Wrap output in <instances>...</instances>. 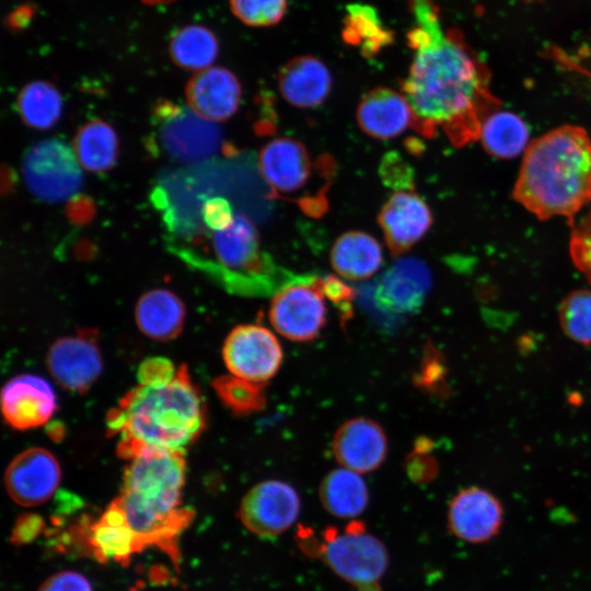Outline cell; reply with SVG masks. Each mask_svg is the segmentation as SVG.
I'll return each mask as SVG.
<instances>
[{
  "label": "cell",
  "mask_w": 591,
  "mask_h": 591,
  "mask_svg": "<svg viewBox=\"0 0 591 591\" xmlns=\"http://www.w3.org/2000/svg\"><path fill=\"white\" fill-rule=\"evenodd\" d=\"M517 1L524 2V3H542L548 0H517Z\"/></svg>",
  "instance_id": "obj_44"
},
{
  "label": "cell",
  "mask_w": 591,
  "mask_h": 591,
  "mask_svg": "<svg viewBox=\"0 0 591 591\" xmlns=\"http://www.w3.org/2000/svg\"><path fill=\"white\" fill-rule=\"evenodd\" d=\"M37 591H93L89 579L78 571L66 570L48 577Z\"/></svg>",
  "instance_id": "obj_39"
},
{
  "label": "cell",
  "mask_w": 591,
  "mask_h": 591,
  "mask_svg": "<svg viewBox=\"0 0 591 591\" xmlns=\"http://www.w3.org/2000/svg\"><path fill=\"white\" fill-rule=\"evenodd\" d=\"M211 385L223 405L237 416L258 413L266 406L263 383H255L231 374L215 379Z\"/></svg>",
  "instance_id": "obj_32"
},
{
  "label": "cell",
  "mask_w": 591,
  "mask_h": 591,
  "mask_svg": "<svg viewBox=\"0 0 591 591\" xmlns=\"http://www.w3.org/2000/svg\"><path fill=\"white\" fill-rule=\"evenodd\" d=\"M324 538V544L312 548L335 573L360 591H379L378 582L386 570L389 555L378 538L359 530L341 535L329 530Z\"/></svg>",
  "instance_id": "obj_6"
},
{
  "label": "cell",
  "mask_w": 591,
  "mask_h": 591,
  "mask_svg": "<svg viewBox=\"0 0 591 591\" xmlns=\"http://www.w3.org/2000/svg\"><path fill=\"white\" fill-rule=\"evenodd\" d=\"M569 253L575 266L591 283V210L572 227Z\"/></svg>",
  "instance_id": "obj_36"
},
{
  "label": "cell",
  "mask_w": 591,
  "mask_h": 591,
  "mask_svg": "<svg viewBox=\"0 0 591 591\" xmlns=\"http://www.w3.org/2000/svg\"><path fill=\"white\" fill-rule=\"evenodd\" d=\"M88 543L100 561L113 559L125 564L134 553L141 551L136 533L115 499L100 519L90 525Z\"/></svg>",
  "instance_id": "obj_23"
},
{
  "label": "cell",
  "mask_w": 591,
  "mask_h": 591,
  "mask_svg": "<svg viewBox=\"0 0 591 591\" xmlns=\"http://www.w3.org/2000/svg\"><path fill=\"white\" fill-rule=\"evenodd\" d=\"M222 357L231 374L265 383L278 372L283 352L277 337L268 328L244 324L230 332L222 347Z\"/></svg>",
  "instance_id": "obj_10"
},
{
  "label": "cell",
  "mask_w": 591,
  "mask_h": 591,
  "mask_svg": "<svg viewBox=\"0 0 591 591\" xmlns=\"http://www.w3.org/2000/svg\"><path fill=\"white\" fill-rule=\"evenodd\" d=\"M234 217L230 202L223 197L209 198L201 206V220L212 232L229 228Z\"/></svg>",
  "instance_id": "obj_37"
},
{
  "label": "cell",
  "mask_w": 591,
  "mask_h": 591,
  "mask_svg": "<svg viewBox=\"0 0 591 591\" xmlns=\"http://www.w3.org/2000/svg\"><path fill=\"white\" fill-rule=\"evenodd\" d=\"M379 175L383 184L398 192L414 189V170L397 151L386 152L379 165Z\"/></svg>",
  "instance_id": "obj_35"
},
{
  "label": "cell",
  "mask_w": 591,
  "mask_h": 591,
  "mask_svg": "<svg viewBox=\"0 0 591 591\" xmlns=\"http://www.w3.org/2000/svg\"><path fill=\"white\" fill-rule=\"evenodd\" d=\"M378 222L393 256L412 248L428 232L432 215L426 201L413 192H396L385 201Z\"/></svg>",
  "instance_id": "obj_14"
},
{
  "label": "cell",
  "mask_w": 591,
  "mask_h": 591,
  "mask_svg": "<svg viewBox=\"0 0 591 591\" xmlns=\"http://www.w3.org/2000/svg\"><path fill=\"white\" fill-rule=\"evenodd\" d=\"M559 322L565 334L581 345L591 344V290L570 292L560 303Z\"/></svg>",
  "instance_id": "obj_33"
},
{
  "label": "cell",
  "mask_w": 591,
  "mask_h": 591,
  "mask_svg": "<svg viewBox=\"0 0 591 591\" xmlns=\"http://www.w3.org/2000/svg\"><path fill=\"white\" fill-rule=\"evenodd\" d=\"M241 94L237 78L223 67L198 71L185 89L190 109L211 121L230 118L239 108Z\"/></svg>",
  "instance_id": "obj_19"
},
{
  "label": "cell",
  "mask_w": 591,
  "mask_h": 591,
  "mask_svg": "<svg viewBox=\"0 0 591 591\" xmlns=\"http://www.w3.org/2000/svg\"><path fill=\"white\" fill-rule=\"evenodd\" d=\"M107 431L119 438L117 454L131 460L147 449L182 451L206 426L204 398L187 367L161 384H139L106 417Z\"/></svg>",
  "instance_id": "obj_2"
},
{
  "label": "cell",
  "mask_w": 591,
  "mask_h": 591,
  "mask_svg": "<svg viewBox=\"0 0 591 591\" xmlns=\"http://www.w3.org/2000/svg\"><path fill=\"white\" fill-rule=\"evenodd\" d=\"M287 0H230L232 13L253 27L273 26L286 14Z\"/></svg>",
  "instance_id": "obj_34"
},
{
  "label": "cell",
  "mask_w": 591,
  "mask_h": 591,
  "mask_svg": "<svg viewBox=\"0 0 591 591\" xmlns=\"http://www.w3.org/2000/svg\"><path fill=\"white\" fill-rule=\"evenodd\" d=\"M409 4L414 58L402 90L416 116L414 129L428 138L441 130L455 147L476 141L501 104L490 89V71L457 31L443 26L433 0Z\"/></svg>",
  "instance_id": "obj_1"
},
{
  "label": "cell",
  "mask_w": 591,
  "mask_h": 591,
  "mask_svg": "<svg viewBox=\"0 0 591 591\" xmlns=\"http://www.w3.org/2000/svg\"><path fill=\"white\" fill-rule=\"evenodd\" d=\"M341 37L348 45L360 48L364 57L370 58L389 46L394 35L384 26L373 7L351 3L346 7Z\"/></svg>",
  "instance_id": "obj_27"
},
{
  "label": "cell",
  "mask_w": 591,
  "mask_h": 591,
  "mask_svg": "<svg viewBox=\"0 0 591 591\" xmlns=\"http://www.w3.org/2000/svg\"><path fill=\"white\" fill-rule=\"evenodd\" d=\"M159 124V140L169 157L177 162L195 163L212 157L221 142V131L215 121L169 101L154 108Z\"/></svg>",
  "instance_id": "obj_8"
},
{
  "label": "cell",
  "mask_w": 591,
  "mask_h": 591,
  "mask_svg": "<svg viewBox=\"0 0 591 591\" xmlns=\"http://www.w3.org/2000/svg\"><path fill=\"white\" fill-rule=\"evenodd\" d=\"M135 315L144 335L165 341L175 338L183 329L185 309L173 292L154 289L139 299Z\"/></svg>",
  "instance_id": "obj_25"
},
{
  "label": "cell",
  "mask_w": 591,
  "mask_h": 591,
  "mask_svg": "<svg viewBox=\"0 0 591 591\" xmlns=\"http://www.w3.org/2000/svg\"><path fill=\"white\" fill-rule=\"evenodd\" d=\"M258 165L271 197L297 193L312 174V160L304 144L286 137L275 138L262 148Z\"/></svg>",
  "instance_id": "obj_15"
},
{
  "label": "cell",
  "mask_w": 591,
  "mask_h": 591,
  "mask_svg": "<svg viewBox=\"0 0 591 591\" xmlns=\"http://www.w3.org/2000/svg\"><path fill=\"white\" fill-rule=\"evenodd\" d=\"M332 84V76L325 63L309 55L288 60L278 73L281 96L299 108L322 104L329 95Z\"/></svg>",
  "instance_id": "obj_22"
},
{
  "label": "cell",
  "mask_w": 591,
  "mask_h": 591,
  "mask_svg": "<svg viewBox=\"0 0 591 591\" xmlns=\"http://www.w3.org/2000/svg\"><path fill=\"white\" fill-rule=\"evenodd\" d=\"M177 372L174 364L160 357L147 359L138 371L139 384H161L171 381Z\"/></svg>",
  "instance_id": "obj_38"
},
{
  "label": "cell",
  "mask_w": 591,
  "mask_h": 591,
  "mask_svg": "<svg viewBox=\"0 0 591 591\" xmlns=\"http://www.w3.org/2000/svg\"><path fill=\"white\" fill-rule=\"evenodd\" d=\"M299 512L300 498L296 489L285 482L270 479L246 493L240 505L239 517L252 533L271 537L289 529Z\"/></svg>",
  "instance_id": "obj_11"
},
{
  "label": "cell",
  "mask_w": 591,
  "mask_h": 591,
  "mask_svg": "<svg viewBox=\"0 0 591 591\" xmlns=\"http://www.w3.org/2000/svg\"><path fill=\"white\" fill-rule=\"evenodd\" d=\"M320 285L325 298L334 302L341 311L350 310L354 291L349 286L335 276L320 278Z\"/></svg>",
  "instance_id": "obj_41"
},
{
  "label": "cell",
  "mask_w": 591,
  "mask_h": 591,
  "mask_svg": "<svg viewBox=\"0 0 591 591\" xmlns=\"http://www.w3.org/2000/svg\"><path fill=\"white\" fill-rule=\"evenodd\" d=\"M97 331L82 328L57 339L48 350L46 361L54 379L66 390L84 393L102 371Z\"/></svg>",
  "instance_id": "obj_12"
},
{
  "label": "cell",
  "mask_w": 591,
  "mask_h": 591,
  "mask_svg": "<svg viewBox=\"0 0 591 591\" xmlns=\"http://www.w3.org/2000/svg\"><path fill=\"white\" fill-rule=\"evenodd\" d=\"M357 121L364 134L375 139H391L408 127L415 128L416 116L403 94L389 88L367 92L357 108Z\"/></svg>",
  "instance_id": "obj_21"
},
{
  "label": "cell",
  "mask_w": 591,
  "mask_h": 591,
  "mask_svg": "<svg viewBox=\"0 0 591 591\" xmlns=\"http://www.w3.org/2000/svg\"><path fill=\"white\" fill-rule=\"evenodd\" d=\"M216 263L211 273L232 288H250L268 282L275 268L270 257L260 250L259 234L245 216L236 215L232 224L211 235Z\"/></svg>",
  "instance_id": "obj_5"
},
{
  "label": "cell",
  "mask_w": 591,
  "mask_h": 591,
  "mask_svg": "<svg viewBox=\"0 0 591 591\" xmlns=\"http://www.w3.org/2000/svg\"><path fill=\"white\" fill-rule=\"evenodd\" d=\"M518 204L540 220L575 216L591 202V137L565 125L542 135L524 151L512 190Z\"/></svg>",
  "instance_id": "obj_3"
},
{
  "label": "cell",
  "mask_w": 591,
  "mask_h": 591,
  "mask_svg": "<svg viewBox=\"0 0 591 591\" xmlns=\"http://www.w3.org/2000/svg\"><path fill=\"white\" fill-rule=\"evenodd\" d=\"M60 478V465L55 455L43 448H31L9 464L4 487L16 505L36 507L53 496Z\"/></svg>",
  "instance_id": "obj_13"
},
{
  "label": "cell",
  "mask_w": 591,
  "mask_h": 591,
  "mask_svg": "<svg viewBox=\"0 0 591 591\" xmlns=\"http://www.w3.org/2000/svg\"><path fill=\"white\" fill-rule=\"evenodd\" d=\"M332 449L343 467L357 473H369L384 462L387 439L378 422L357 417L339 426L334 434Z\"/></svg>",
  "instance_id": "obj_17"
},
{
  "label": "cell",
  "mask_w": 591,
  "mask_h": 591,
  "mask_svg": "<svg viewBox=\"0 0 591 591\" xmlns=\"http://www.w3.org/2000/svg\"><path fill=\"white\" fill-rule=\"evenodd\" d=\"M45 523L40 515L24 513L20 515L12 529L10 541L14 545H24L34 541L44 530Z\"/></svg>",
  "instance_id": "obj_40"
},
{
  "label": "cell",
  "mask_w": 591,
  "mask_h": 591,
  "mask_svg": "<svg viewBox=\"0 0 591 591\" xmlns=\"http://www.w3.org/2000/svg\"><path fill=\"white\" fill-rule=\"evenodd\" d=\"M269 320L274 328L290 340L314 339L327 320L320 278H308L282 288L271 300Z\"/></svg>",
  "instance_id": "obj_9"
},
{
  "label": "cell",
  "mask_w": 591,
  "mask_h": 591,
  "mask_svg": "<svg viewBox=\"0 0 591 591\" xmlns=\"http://www.w3.org/2000/svg\"><path fill=\"white\" fill-rule=\"evenodd\" d=\"M169 51L178 67L200 71L209 68L216 60L219 45L215 34L207 27L187 25L174 33Z\"/></svg>",
  "instance_id": "obj_30"
},
{
  "label": "cell",
  "mask_w": 591,
  "mask_h": 591,
  "mask_svg": "<svg viewBox=\"0 0 591 591\" xmlns=\"http://www.w3.org/2000/svg\"><path fill=\"white\" fill-rule=\"evenodd\" d=\"M56 409L51 385L34 374L11 379L1 392V410L7 422L25 430L46 424Z\"/></svg>",
  "instance_id": "obj_16"
},
{
  "label": "cell",
  "mask_w": 591,
  "mask_h": 591,
  "mask_svg": "<svg viewBox=\"0 0 591 591\" xmlns=\"http://www.w3.org/2000/svg\"><path fill=\"white\" fill-rule=\"evenodd\" d=\"M22 174L28 190L38 199L60 202L78 193L83 174L73 150L63 141L47 139L24 155Z\"/></svg>",
  "instance_id": "obj_7"
},
{
  "label": "cell",
  "mask_w": 591,
  "mask_h": 591,
  "mask_svg": "<svg viewBox=\"0 0 591 591\" xmlns=\"http://www.w3.org/2000/svg\"><path fill=\"white\" fill-rule=\"evenodd\" d=\"M478 139L489 154L500 159L514 158L530 144L525 123L506 111H496L485 119Z\"/></svg>",
  "instance_id": "obj_29"
},
{
  "label": "cell",
  "mask_w": 591,
  "mask_h": 591,
  "mask_svg": "<svg viewBox=\"0 0 591 591\" xmlns=\"http://www.w3.org/2000/svg\"><path fill=\"white\" fill-rule=\"evenodd\" d=\"M34 9L31 5H21L12 11L8 18L9 26L12 30H22L31 22Z\"/></svg>",
  "instance_id": "obj_42"
},
{
  "label": "cell",
  "mask_w": 591,
  "mask_h": 591,
  "mask_svg": "<svg viewBox=\"0 0 591 591\" xmlns=\"http://www.w3.org/2000/svg\"><path fill=\"white\" fill-rule=\"evenodd\" d=\"M320 498L324 508L333 515L354 518L366 509L369 495L359 473L343 467L329 472L323 478Z\"/></svg>",
  "instance_id": "obj_26"
},
{
  "label": "cell",
  "mask_w": 591,
  "mask_h": 591,
  "mask_svg": "<svg viewBox=\"0 0 591 591\" xmlns=\"http://www.w3.org/2000/svg\"><path fill=\"white\" fill-rule=\"evenodd\" d=\"M449 528L454 535L471 543L491 538L500 529L502 508L499 500L479 487L456 494L448 510Z\"/></svg>",
  "instance_id": "obj_18"
},
{
  "label": "cell",
  "mask_w": 591,
  "mask_h": 591,
  "mask_svg": "<svg viewBox=\"0 0 591 591\" xmlns=\"http://www.w3.org/2000/svg\"><path fill=\"white\" fill-rule=\"evenodd\" d=\"M383 262L382 247L370 234L349 231L341 234L331 251L335 271L348 280H363L373 276Z\"/></svg>",
  "instance_id": "obj_24"
},
{
  "label": "cell",
  "mask_w": 591,
  "mask_h": 591,
  "mask_svg": "<svg viewBox=\"0 0 591 591\" xmlns=\"http://www.w3.org/2000/svg\"><path fill=\"white\" fill-rule=\"evenodd\" d=\"M146 4H167L175 0H139Z\"/></svg>",
  "instance_id": "obj_43"
},
{
  "label": "cell",
  "mask_w": 591,
  "mask_h": 591,
  "mask_svg": "<svg viewBox=\"0 0 591 591\" xmlns=\"http://www.w3.org/2000/svg\"><path fill=\"white\" fill-rule=\"evenodd\" d=\"M430 286V270L422 260L401 258L380 278L375 299L390 311L409 313L420 308Z\"/></svg>",
  "instance_id": "obj_20"
},
{
  "label": "cell",
  "mask_w": 591,
  "mask_h": 591,
  "mask_svg": "<svg viewBox=\"0 0 591 591\" xmlns=\"http://www.w3.org/2000/svg\"><path fill=\"white\" fill-rule=\"evenodd\" d=\"M62 99L49 82L34 81L26 84L18 96V112L23 121L36 129H48L60 118Z\"/></svg>",
  "instance_id": "obj_31"
},
{
  "label": "cell",
  "mask_w": 591,
  "mask_h": 591,
  "mask_svg": "<svg viewBox=\"0 0 591 591\" xmlns=\"http://www.w3.org/2000/svg\"><path fill=\"white\" fill-rule=\"evenodd\" d=\"M186 461L182 451L147 449L129 460L120 495L115 498L141 549L155 545L177 560L175 540L193 511L179 508Z\"/></svg>",
  "instance_id": "obj_4"
},
{
  "label": "cell",
  "mask_w": 591,
  "mask_h": 591,
  "mask_svg": "<svg viewBox=\"0 0 591 591\" xmlns=\"http://www.w3.org/2000/svg\"><path fill=\"white\" fill-rule=\"evenodd\" d=\"M73 150L83 169L95 173L105 172L116 163L118 139L107 123L96 119L78 129Z\"/></svg>",
  "instance_id": "obj_28"
}]
</instances>
